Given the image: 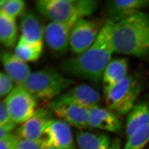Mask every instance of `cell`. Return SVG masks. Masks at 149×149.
Wrapping results in <instances>:
<instances>
[{
    "mask_svg": "<svg viewBox=\"0 0 149 149\" xmlns=\"http://www.w3.org/2000/svg\"><path fill=\"white\" fill-rule=\"evenodd\" d=\"M115 53L139 58L149 56V14L141 12L114 24Z\"/></svg>",
    "mask_w": 149,
    "mask_h": 149,
    "instance_id": "2",
    "label": "cell"
},
{
    "mask_svg": "<svg viewBox=\"0 0 149 149\" xmlns=\"http://www.w3.org/2000/svg\"><path fill=\"white\" fill-rule=\"evenodd\" d=\"M114 24L107 21L91 47L80 55L62 60L59 66L62 73L91 84H99L115 53L112 37Z\"/></svg>",
    "mask_w": 149,
    "mask_h": 149,
    "instance_id": "1",
    "label": "cell"
},
{
    "mask_svg": "<svg viewBox=\"0 0 149 149\" xmlns=\"http://www.w3.org/2000/svg\"><path fill=\"white\" fill-rule=\"evenodd\" d=\"M76 83L55 69L44 68L32 72L20 86L26 89L37 101L49 103Z\"/></svg>",
    "mask_w": 149,
    "mask_h": 149,
    "instance_id": "3",
    "label": "cell"
},
{
    "mask_svg": "<svg viewBox=\"0 0 149 149\" xmlns=\"http://www.w3.org/2000/svg\"><path fill=\"white\" fill-rule=\"evenodd\" d=\"M74 24L50 21L45 26L44 41L50 52L56 56H63L70 49V33Z\"/></svg>",
    "mask_w": 149,
    "mask_h": 149,
    "instance_id": "9",
    "label": "cell"
},
{
    "mask_svg": "<svg viewBox=\"0 0 149 149\" xmlns=\"http://www.w3.org/2000/svg\"><path fill=\"white\" fill-rule=\"evenodd\" d=\"M20 30L21 38L33 44L43 43L45 27L38 16L28 10L20 17Z\"/></svg>",
    "mask_w": 149,
    "mask_h": 149,
    "instance_id": "15",
    "label": "cell"
},
{
    "mask_svg": "<svg viewBox=\"0 0 149 149\" xmlns=\"http://www.w3.org/2000/svg\"><path fill=\"white\" fill-rule=\"evenodd\" d=\"M17 124L11 121L3 125H0V139L3 138L6 135L14 132L17 130Z\"/></svg>",
    "mask_w": 149,
    "mask_h": 149,
    "instance_id": "27",
    "label": "cell"
},
{
    "mask_svg": "<svg viewBox=\"0 0 149 149\" xmlns=\"http://www.w3.org/2000/svg\"><path fill=\"white\" fill-rule=\"evenodd\" d=\"M26 2L23 0H1L0 13L16 19L25 11Z\"/></svg>",
    "mask_w": 149,
    "mask_h": 149,
    "instance_id": "23",
    "label": "cell"
},
{
    "mask_svg": "<svg viewBox=\"0 0 149 149\" xmlns=\"http://www.w3.org/2000/svg\"><path fill=\"white\" fill-rule=\"evenodd\" d=\"M44 149H51V148H45Z\"/></svg>",
    "mask_w": 149,
    "mask_h": 149,
    "instance_id": "30",
    "label": "cell"
},
{
    "mask_svg": "<svg viewBox=\"0 0 149 149\" xmlns=\"http://www.w3.org/2000/svg\"><path fill=\"white\" fill-rule=\"evenodd\" d=\"M138 79L127 76L121 82L111 86H104V99L109 109L115 114H128L142 91Z\"/></svg>",
    "mask_w": 149,
    "mask_h": 149,
    "instance_id": "5",
    "label": "cell"
},
{
    "mask_svg": "<svg viewBox=\"0 0 149 149\" xmlns=\"http://www.w3.org/2000/svg\"><path fill=\"white\" fill-rule=\"evenodd\" d=\"M53 100L75 104L89 109L99 106L100 96L93 86L84 83L73 86Z\"/></svg>",
    "mask_w": 149,
    "mask_h": 149,
    "instance_id": "11",
    "label": "cell"
},
{
    "mask_svg": "<svg viewBox=\"0 0 149 149\" xmlns=\"http://www.w3.org/2000/svg\"><path fill=\"white\" fill-rule=\"evenodd\" d=\"M99 4L96 0H39L35 6L38 12L50 21L75 23L93 14Z\"/></svg>",
    "mask_w": 149,
    "mask_h": 149,
    "instance_id": "4",
    "label": "cell"
},
{
    "mask_svg": "<svg viewBox=\"0 0 149 149\" xmlns=\"http://www.w3.org/2000/svg\"><path fill=\"white\" fill-rule=\"evenodd\" d=\"M15 82L4 72L0 73V96L6 97L14 89Z\"/></svg>",
    "mask_w": 149,
    "mask_h": 149,
    "instance_id": "24",
    "label": "cell"
},
{
    "mask_svg": "<svg viewBox=\"0 0 149 149\" xmlns=\"http://www.w3.org/2000/svg\"><path fill=\"white\" fill-rule=\"evenodd\" d=\"M89 126L113 133L119 132L122 128L121 120L114 113L99 106L89 109Z\"/></svg>",
    "mask_w": 149,
    "mask_h": 149,
    "instance_id": "14",
    "label": "cell"
},
{
    "mask_svg": "<svg viewBox=\"0 0 149 149\" xmlns=\"http://www.w3.org/2000/svg\"><path fill=\"white\" fill-rule=\"evenodd\" d=\"M0 56L4 72L17 85H21L31 72L29 65L4 50H1Z\"/></svg>",
    "mask_w": 149,
    "mask_h": 149,
    "instance_id": "16",
    "label": "cell"
},
{
    "mask_svg": "<svg viewBox=\"0 0 149 149\" xmlns=\"http://www.w3.org/2000/svg\"><path fill=\"white\" fill-rule=\"evenodd\" d=\"M125 125L127 139L149 121V104L145 102L135 104L128 113Z\"/></svg>",
    "mask_w": 149,
    "mask_h": 149,
    "instance_id": "17",
    "label": "cell"
},
{
    "mask_svg": "<svg viewBox=\"0 0 149 149\" xmlns=\"http://www.w3.org/2000/svg\"><path fill=\"white\" fill-rule=\"evenodd\" d=\"M102 27H100L99 23L93 20L86 18L78 20L70 33L71 51L77 56L87 50L94 43Z\"/></svg>",
    "mask_w": 149,
    "mask_h": 149,
    "instance_id": "7",
    "label": "cell"
},
{
    "mask_svg": "<svg viewBox=\"0 0 149 149\" xmlns=\"http://www.w3.org/2000/svg\"><path fill=\"white\" fill-rule=\"evenodd\" d=\"M149 142V121L127 139L123 149H143Z\"/></svg>",
    "mask_w": 149,
    "mask_h": 149,
    "instance_id": "22",
    "label": "cell"
},
{
    "mask_svg": "<svg viewBox=\"0 0 149 149\" xmlns=\"http://www.w3.org/2000/svg\"><path fill=\"white\" fill-rule=\"evenodd\" d=\"M4 101L0 103V125H3L11 121Z\"/></svg>",
    "mask_w": 149,
    "mask_h": 149,
    "instance_id": "28",
    "label": "cell"
},
{
    "mask_svg": "<svg viewBox=\"0 0 149 149\" xmlns=\"http://www.w3.org/2000/svg\"><path fill=\"white\" fill-rule=\"evenodd\" d=\"M128 61L125 58L111 59L103 74L105 86L115 85L123 80L127 75Z\"/></svg>",
    "mask_w": 149,
    "mask_h": 149,
    "instance_id": "19",
    "label": "cell"
},
{
    "mask_svg": "<svg viewBox=\"0 0 149 149\" xmlns=\"http://www.w3.org/2000/svg\"><path fill=\"white\" fill-rule=\"evenodd\" d=\"M4 102L12 121L21 125L36 111L37 100L26 89L17 85Z\"/></svg>",
    "mask_w": 149,
    "mask_h": 149,
    "instance_id": "6",
    "label": "cell"
},
{
    "mask_svg": "<svg viewBox=\"0 0 149 149\" xmlns=\"http://www.w3.org/2000/svg\"><path fill=\"white\" fill-rule=\"evenodd\" d=\"M48 108L54 114L69 125L80 130L89 128V109L68 103L52 101L48 103Z\"/></svg>",
    "mask_w": 149,
    "mask_h": 149,
    "instance_id": "10",
    "label": "cell"
},
{
    "mask_svg": "<svg viewBox=\"0 0 149 149\" xmlns=\"http://www.w3.org/2000/svg\"><path fill=\"white\" fill-rule=\"evenodd\" d=\"M75 139L80 149H108L111 144L108 135L88 131H77Z\"/></svg>",
    "mask_w": 149,
    "mask_h": 149,
    "instance_id": "18",
    "label": "cell"
},
{
    "mask_svg": "<svg viewBox=\"0 0 149 149\" xmlns=\"http://www.w3.org/2000/svg\"><path fill=\"white\" fill-rule=\"evenodd\" d=\"M40 140L44 148L76 149L70 126L59 119H53L47 124Z\"/></svg>",
    "mask_w": 149,
    "mask_h": 149,
    "instance_id": "8",
    "label": "cell"
},
{
    "mask_svg": "<svg viewBox=\"0 0 149 149\" xmlns=\"http://www.w3.org/2000/svg\"><path fill=\"white\" fill-rule=\"evenodd\" d=\"M18 29L16 19L0 13V41L3 46L13 48L17 45Z\"/></svg>",
    "mask_w": 149,
    "mask_h": 149,
    "instance_id": "20",
    "label": "cell"
},
{
    "mask_svg": "<svg viewBox=\"0 0 149 149\" xmlns=\"http://www.w3.org/2000/svg\"><path fill=\"white\" fill-rule=\"evenodd\" d=\"M42 50L43 43H31L20 37L14 54L18 59L24 62H34L39 59L42 54Z\"/></svg>",
    "mask_w": 149,
    "mask_h": 149,
    "instance_id": "21",
    "label": "cell"
},
{
    "mask_svg": "<svg viewBox=\"0 0 149 149\" xmlns=\"http://www.w3.org/2000/svg\"><path fill=\"white\" fill-rule=\"evenodd\" d=\"M149 5L148 0L110 1L106 3L107 21L120 22L140 13Z\"/></svg>",
    "mask_w": 149,
    "mask_h": 149,
    "instance_id": "13",
    "label": "cell"
},
{
    "mask_svg": "<svg viewBox=\"0 0 149 149\" xmlns=\"http://www.w3.org/2000/svg\"><path fill=\"white\" fill-rule=\"evenodd\" d=\"M48 108H39L31 117L17 127L15 132L22 139L40 140L45 127L54 119Z\"/></svg>",
    "mask_w": 149,
    "mask_h": 149,
    "instance_id": "12",
    "label": "cell"
},
{
    "mask_svg": "<svg viewBox=\"0 0 149 149\" xmlns=\"http://www.w3.org/2000/svg\"><path fill=\"white\" fill-rule=\"evenodd\" d=\"M41 140L31 141L21 139L16 149H44Z\"/></svg>",
    "mask_w": 149,
    "mask_h": 149,
    "instance_id": "26",
    "label": "cell"
},
{
    "mask_svg": "<svg viewBox=\"0 0 149 149\" xmlns=\"http://www.w3.org/2000/svg\"><path fill=\"white\" fill-rule=\"evenodd\" d=\"M108 149H122L121 140L118 138L114 139L111 141V144Z\"/></svg>",
    "mask_w": 149,
    "mask_h": 149,
    "instance_id": "29",
    "label": "cell"
},
{
    "mask_svg": "<svg viewBox=\"0 0 149 149\" xmlns=\"http://www.w3.org/2000/svg\"><path fill=\"white\" fill-rule=\"evenodd\" d=\"M21 138L15 132L0 139V149H16Z\"/></svg>",
    "mask_w": 149,
    "mask_h": 149,
    "instance_id": "25",
    "label": "cell"
}]
</instances>
